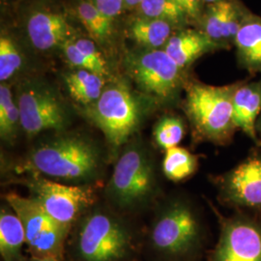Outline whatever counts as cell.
<instances>
[{"label": "cell", "instance_id": "52a82bcc", "mask_svg": "<svg viewBox=\"0 0 261 261\" xmlns=\"http://www.w3.org/2000/svg\"><path fill=\"white\" fill-rule=\"evenodd\" d=\"M130 247V232L125 224L106 212L88 215L79 230L77 251L84 261H120Z\"/></svg>", "mask_w": 261, "mask_h": 261}, {"label": "cell", "instance_id": "9c48e42d", "mask_svg": "<svg viewBox=\"0 0 261 261\" xmlns=\"http://www.w3.org/2000/svg\"><path fill=\"white\" fill-rule=\"evenodd\" d=\"M221 201L239 213L261 218V150H253L215 180Z\"/></svg>", "mask_w": 261, "mask_h": 261}, {"label": "cell", "instance_id": "f1b7e54d", "mask_svg": "<svg viewBox=\"0 0 261 261\" xmlns=\"http://www.w3.org/2000/svg\"><path fill=\"white\" fill-rule=\"evenodd\" d=\"M178 6L186 13L189 19H198L201 17L202 0H173Z\"/></svg>", "mask_w": 261, "mask_h": 261}, {"label": "cell", "instance_id": "484cf974", "mask_svg": "<svg viewBox=\"0 0 261 261\" xmlns=\"http://www.w3.org/2000/svg\"><path fill=\"white\" fill-rule=\"evenodd\" d=\"M142 17L163 19L172 25H182L188 16L173 0H143L139 6Z\"/></svg>", "mask_w": 261, "mask_h": 261}, {"label": "cell", "instance_id": "277c9868", "mask_svg": "<svg viewBox=\"0 0 261 261\" xmlns=\"http://www.w3.org/2000/svg\"><path fill=\"white\" fill-rule=\"evenodd\" d=\"M156 172L148 151L139 142L126 147L108 184V196L120 208L142 205L154 195Z\"/></svg>", "mask_w": 261, "mask_h": 261}, {"label": "cell", "instance_id": "3957f363", "mask_svg": "<svg viewBox=\"0 0 261 261\" xmlns=\"http://www.w3.org/2000/svg\"><path fill=\"white\" fill-rule=\"evenodd\" d=\"M86 112L113 147L127 143L142 118L139 98L121 81L107 84L101 97Z\"/></svg>", "mask_w": 261, "mask_h": 261}, {"label": "cell", "instance_id": "4dcf8cb0", "mask_svg": "<svg viewBox=\"0 0 261 261\" xmlns=\"http://www.w3.org/2000/svg\"><path fill=\"white\" fill-rule=\"evenodd\" d=\"M28 261H59L56 259H50V258H40V257H33L32 259Z\"/></svg>", "mask_w": 261, "mask_h": 261}, {"label": "cell", "instance_id": "ac0fdd59", "mask_svg": "<svg viewBox=\"0 0 261 261\" xmlns=\"http://www.w3.org/2000/svg\"><path fill=\"white\" fill-rule=\"evenodd\" d=\"M64 81L72 99L85 108L97 102L108 84L107 77L83 69L67 73Z\"/></svg>", "mask_w": 261, "mask_h": 261}, {"label": "cell", "instance_id": "5bb4252c", "mask_svg": "<svg viewBox=\"0 0 261 261\" xmlns=\"http://www.w3.org/2000/svg\"><path fill=\"white\" fill-rule=\"evenodd\" d=\"M261 114V80L250 84L241 83L233 97V121L243 133L259 147L256 122Z\"/></svg>", "mask_w": 261, "mask_h": 261}, {"label": "cell", "instance_id": "1f68e13d", "mask_svg": "<svg viewBox=\"0 0 261 261\" xmlns=\"http://www.w3.org/2000/svg\"><path fill=\"white\" fill-rule=\"evenodd\" d=\"M202 1L206 2V3H209V4H213V3H216V2H218L220 0H202Z\"/></svg>", "mask_w": 261, "mask_h": 261}, {"label": "cell", "instance_id": "d4e9b609", "mask_svg": "<svg viewBox=\"0 0 261 261\" xmlns=\"http://www.w3.org/2000/svg\"><path fill=\"white\" fill-rule=\"evenodd\" d=\"M24 58L19 46L5 33L0 36V81L6 84L21 71Z\"/></svg>", "mask_w": 261, "mask_h": 261}, {"label": "cell", "instance_id": "6da1fadb", "mask_svg": "<svg viewBox=\"0 0 261 261\" xmlns=\"http://www.w3.org/2000/svg\"><path fill=\"white\" fill-rule=\"evenodd\" d=\"M102 164L101 150L82 135H61L30 151L23 169L65 182L85 183L97 177Z\"/></svg>", "mask_w": 261, "mask_h": 261}, {"label": "cell", "instance_id": "603a6c76", "mask_svg": "<svg viewBox=\"0 0 261 261\" xmlns=\"http://www.w3.org/2000/svg\"><path fill=\"white\" fill-rule=\"evenodd\" d=\"M198 161L196 155L183 147H172L166 150L163 160V172L165 176L179 182L192 176L196 172Z\"/></svg>", "mask_w": 261, "mask_h": 261}, {"label": "cell", "instance_id": "2e32d148", "mask_svg": "<svg viewBox=\"0 0 261 261\" xmlns=\"http://www.w3.org/2000/svg\"><path fill=\"white\" fill-rule=\"evenodd\" d=\"M5 199L22 223L28 247L48 230L62 225L50 218L43 207L31 196L23 197L15 193H10L5 196Z\"/></svg>", "mask_w": 261, "mask_h": 261}, {"label": "cell", "instance_id": "83f0119b", "mask_svg": "<svg viewBox=\"0 0 261 261\" xmlns=\"http://www.w3.org/2000/svg\"><path fill=\"white\" fill-rule=\"evenodd\" d=\"M94 6L99 10L103 16L110 19L117 18L125 8L124 0H90Z\"/></svg>", "mask_w": 261, "mask_h": 261}, {"label": "cell", "instance_id": "9a60e30c", "mask_svg": "<svg viewBox=\"0 0 261 261\" xmlns=\"http://www.w3.org/2000/svg\"><path fill=\"white\" fill-rule=\"evenodd\" d=\"M224 47L208 37L203 31L185 29L173 34L164 49L184 71L200 56Z\"/></svg>", "mask_w": 261, "mask_h": 261}, {"label": "cell", "instance_id": "5b68a950", "mask_svg": "<svg viewBox=\"0 0 261 261\" xmlns=\"http://www.w3.org/2000/svg\"><path fill=\"white\" fill-rule=\"evenodd\" d=\"M125 65L128 75L140 91L158 102L174 101L184 84L183 70L164 48L130 54Z\"/></svg>", "mask_w": 261, "mask_h": 261}, {"label": "cell", "instance_id": "d6986e66", "mask_svg": "<svg viewBox=\"0 0 261 261\" xmlns=\"http://www.w3.org/2000/svg\"><path fill=\"white\" fill-rule=\"evenodd\" d=\"M24 243H27L25 231L18 215L11 207L2 208L0 214V252L3 260L20 261Z\"/></svg>", "mask_w": 261, "mask_h": 261}, {"label": "cell", "instance_id": "f546056e", "mask_svg": "<svg viewBox=\"0 0 261 261\" xmlns=\"http://www.w3.org/2000/svg\"><path fill=\"white\" fill-rule=\"evenodd\" d=\"M256 133H257V135H258V137L261 140V114L259 115L258 119H257V122H256Z\"/></svg>", "mask_w": 261, "mask_h": 261}, {"label": "cell", "instance_id": "4fadbf2b", "mask_svg": "<svg viewBox=\"0 0 261 261\" xmlns=\"http://www.w3.org/2000/svg\"><path fill=\"white\" fill-rule=\"evenodd\" d=\"M246 14L233 0H220L210 4L202 16V31L215 42L227 46L228 42H234Z\"/></svg>", "mask_w": 261, "mask_h": 261}, {"label": "cell", "instance_id": "7402d4cb", "mask_svg": "<svg viewBox=\"0 0 261 261\" xmlns=\"http://www.w3.org/2000/svg\"><path fill=\"white\" fill-rule=\"evenodd\" d=\"M21 129L19 107L7 84L0 85V137L7 143L17 140Z\"/></svg>", "mask_w": 261, "mask_h": 261}, {"label": "cell", "instance_id": "7c38bea8", "mask_svg": "<svg viewBox=\"0 0 261 261\" xmlns=\"http://www.w3.org/2000/svg\"><path fill=\"white\" fill-rule=\"evenodd\" d=\"M25 31L30 45L39 51L46 53L63 47L75 37L73 28L64 14L56 10H33L27 19Z\"/></svg>", "mask_w": 261, "mask_h": 261}, {"label": "cell", "instance_id": "cb8c5ba5", "mask_svg": "<svg viewBox=\"0 0 261 261\" xmlns=\"http://www.w3.org/2000/svg\"><path fill=\"white\" fill-rule=\"evenodd\" d=\"M186 126L177 115L167 114L159 119L154 126L153 137L159 147L168 150L176 147L184 139Z\"/></svg>", "mask_w": 261, "mask_h": 261}, {"label": "cell", "instance_id": "ba28073f", "mask_svg": "<svg viewBox=\"0 0 261 261\" xmlns=\"http://www.w3.org/2000/svg\"><path fill=\"white\" fill-rule=\"evenodd\" d=\"M200 239V224L194 209L183 200L166 206L155 220L151 231L154 248L168 255L192 252Z\"/></svg>", "mask_w": 261, "mask_h": 261}, {"label": "cell", "instance_id": "8992f818", "mask_svg": "<svg viewBox=\"0 0 261 261\" xmlns=\"http://www.w3.org/2000/svg\"><path fill=\"white\" fill-rule=\"evenodd\" d=\"M21 130L29 137L46 130H62L69 124L65 105L56 90L41 81H27L16 94Z\"/></svg>", "mask_w": 261, "mask_h": 261}, {"label": "cell", "instance_id": "4316f807", "mask_svg": "<svg viewBox=\"0 0 261 261\" xmlns=\"http://www.w3.org/2000/svg\"><path fill=\"white\" fill-rule=\"evenodd\" d=\"M72 40L75 47H77L89 60H91V62L97 69L98 74L103 75L105 77L109 76L110 71H109L107 60L105 59L102 53L99 50L97 44L94 42L93 40H91L90 38L86 39V38L76 37V36L73 38Z\"/></svg>", "mask_w": 261, "mask_h": 261}, {"label": "cell", "instance_id": "7a4b0ae2", "mask_svg": "<svg viewBox=\"0 0 261 261\" xmlns=\"http://www.w3.org/2000/svg\"><path fill=\"white\" fill-rule=\"evenodd\" d=\"M240 83L214 86L190 82L185 84L184 111L196 141L228 144L237 130L233 121V97Z\"/></svg>", "mask_w": 261, "mask_h": 261}, {"label": "cell", "instance_id": "8fae6325", "mask_svg": "<svg viewBox=\"0 0 261 261\" xmlns=\"http://www.w3.org/2000/svg\"><path fill=\"white\" fill-rule=\"evenodd\" d=\"M261 218L238 213L221 217L213 261H261Z\"/></svg>", "mask_w": 261, "mask_h": 261}, {"label": "cell", "instance_id": "e0dca14e", "mask_svg": "<svg viewBox=\"0 0 261 261\" xmlns=\"http://www.w3.org/2000/svg\"><path fill=\"white\" fill-rule=\"evenodd\" d=\"M241 65L251 73H261V18L246 14L234 39Z\"/></svg>", "mask_w": 261, "mask_h": 261}, {"label": "cell", "instance_id": "30bf717a", "mask_svg": "<svg viewBox=\"0 0 261 261\" xmlns=\"http://www.w3.org/2000/svg\"><path fill=\"white\" fill-rule=\"evenodd\" d=\"M28 186L31 197L47 215L67 227L93 201V191L87 187L66 185L39 174H33Z\"/></svg>", "mask_w": 261, "mask_h": 261}, {"label": "cell", "instance_id": "ffe728a7", "mask_svg": "<svg viewBox=\"0 0 261 261\" xmlns=\"http://www.w3.org/2000/svg\"><path fill=\"white\" fill-rule=\"evenodd\" d=\"M173 27L163 19L141 17L132 22L129 33L130 38L145 49H162L173 35Z\"/></svg>", "mask_w": 261, "mask_h": 261}, {"label": "cell", "instance_id": "44dd1931", "mask_svg": "<svg viewBox=\"0 0 261 261\" xmlns=\"http://www.w3.org/2000/svg\"><path fill=\"white\" fill-rule=\"evenodd\" d=\"M76 16L91 40L96 44H107L112 34V20L103 16L90 0H82L76 6Z\"/></svg>", "mask_w": 261, "mask_h": 261}]
</instances>
